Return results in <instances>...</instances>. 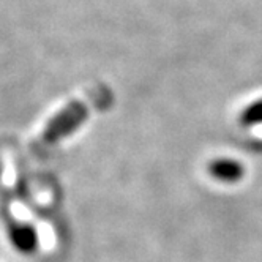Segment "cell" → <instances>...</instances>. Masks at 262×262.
Returning <instances> with one entry per match:
<instances>
[{"mask_svg":"<svg viewBox=\"0 0 262 262\" xmlns=\"http://www.w3.org/2000/svg\"><path fill=\"white\" fill-rule=\"evenodd\" d=\"M89 114H90V106L87 101L74 100L68 103L48 122L41 133L40 144L43 147L59 144L62 139L76 133L89 119Z\"/></svg>","mask_w":262,"mask_h":262,"instance_id":"cell-1","label":"cell"},{"mask_svg":"<svg viewBox=\"0 0 262 262\" xmlns=\"http://www.w3.org/2000/svg\"><path fill=\"white\" fill-rule=\"evenodd\" d=\"M210 176L223 183H237L245 176V166L234 158H216L209 164Z\"/></svg>","mask_w":262,"mask_h":262,"instance_id":"cell-2","label":"cell"},{"mask_svg":"<svg viewBox=\"0 0 262 262\" xmlns=\"http://www.w3.org/2000/svg\"><path fill=\"white\" fill-rule=\"evenodd\" d=\"M8 235L13 247L21 253H32L38 247L36 231L27 223H13L8 228Z\"/></svg>","mask_w":262,"mask_h":262,"instance_id":"cell-3","label":"cell"},{"mask_svg":"<svg viewBox=\"0 0 262 262\" xmlns=\"http://www.w3.org/2000/svg\"><path fill=\"white\" fill-rule=\"evenodd\" d=\"M238 123L245 128L262 125V98L250 103L245 109L240 112Z\"/></svg>","mask_w":262,"mask_h":262,"instance_id":"cell-4","label":"cell"}]
</instances>
